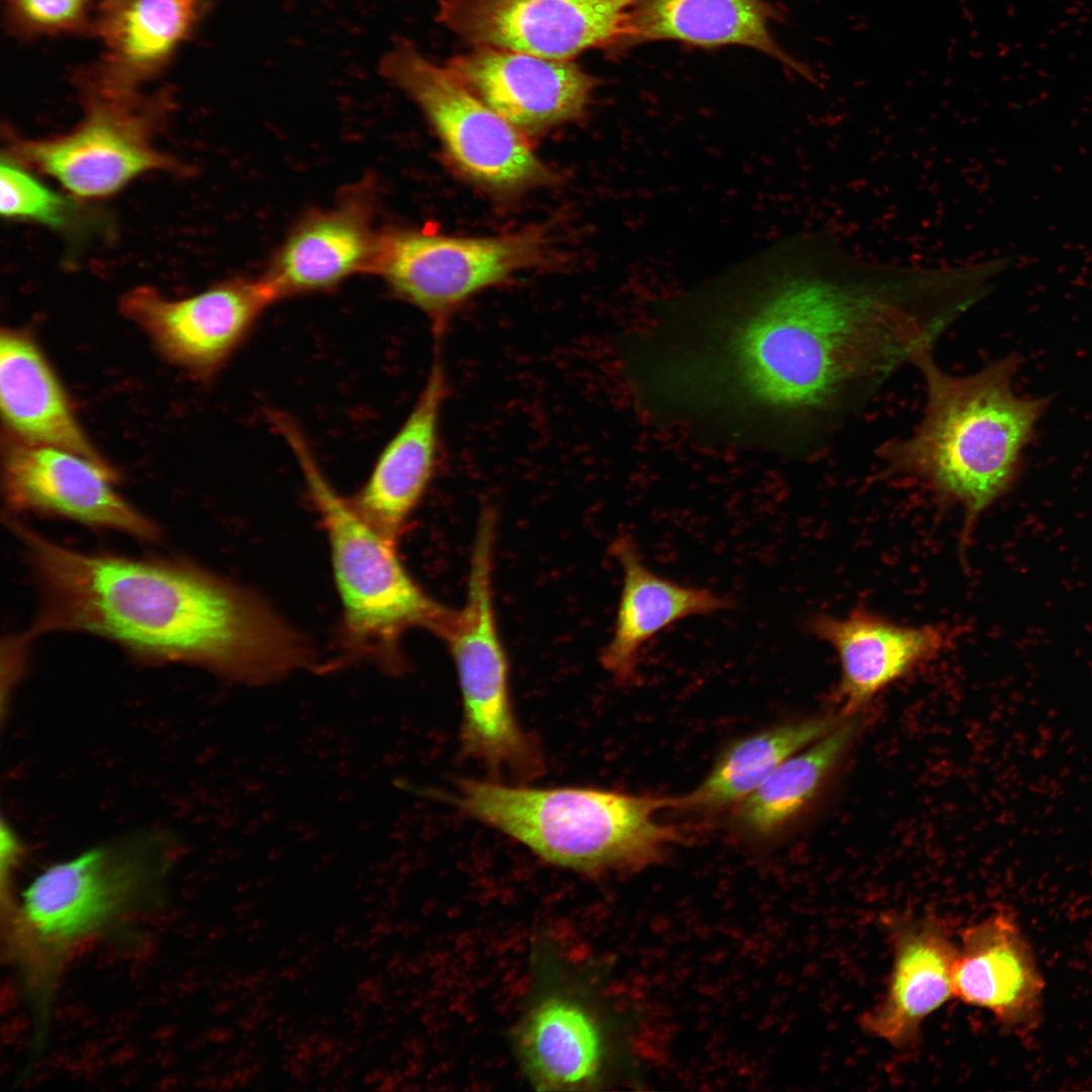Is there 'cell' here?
Listing matches in <instances>:
<instances>
[{"label": "cell", "mask_w": 1092, "mask_h": 1092, "mask_svg": "<svg viewBox=\"0 0 1092 1092\" xmlns=\"http://www.w3.org/2000/svg\"><path fill=\"white\" fill-rule=\"evenodd\" d=\"M39 592L29 635L99 636L136 657L260 686L314 664L307 641L257 594L183 560L77 551L11 519Z\"/></svg>", "instance_id": "6da1fadb"}, {"label": "cell", "mask_w": 1092, "mask_h": 1092, "mask_svg": "<svg viewBox=\"0 0 1092 1092\" xmlns=\"http://www.w3.org/2000/svg\"><path fill=\"white\" fill-rule=\"evenodd\" d=\"M1019 357L1009 354L968 375H952L933 351L918 355L925 405L913 433L883 443L877 455L893 474L912 477L963 513L961 549L978 518L1010 487L1023 448L1048 398L1018 396Z\"/></svg>", "instance_id": "7a4b0ae2"}, {"label": "cell", "mask_w": 1092, "mask_h": 1092, "mask_svg": "<svg viewBox=\"0 0 1092 1092\" xmlns=\"http://www.w3.org/2000/svg\"><path fill=\"white\" fill-rule=\"evenodd\" d=\"M169 861L161 837L132 835L49 867L18 902L2 905L8 953L20 969L40 1032L70 953L155 902Z\"/></svg>", "instance_id": "3957f363"}, {"label": "cell", "mask_w": 1092, "mask_h": 1092, "mask_svg": "<svg viewBox=\"0 0 1092 1092\" xmlns=\"http://www.w3.org/2000/svg\"><path fill=\"white\" fill-rule=\"evenodd\" d=\"M448 801L543 860L583 874L640 870L685 839L656 820L673 807L667 796L462 779Z\"/></svg>", "instance_id": "277c9868"}, {"label": "cell", "mask_w": 1092, "mask_h": 1092, "mask_svg": "<svg viewBox=\"0 0 1092 1092\" xmlns=\"http://www.w3.org/2000/svg\"><path fill=\"white\" fill-rule=\"evenodd\" d=\"M308 492L330 545L342 607L341 644L347 658L384 671L403 670L400 641L411 629L438 635L448 609L434 601L403 566L396 543L370 526L324 477L302 441L293 444Z\"/></svg>", "instance_id": "5b68a950"}, {"label": "cell", "mask_w": 1092, "mask_h": 1092, "mask_svg": "<svg viewBox=\"0 0 1092 1092\" xmlns=\"http://www.w3.org/2000/svg\"><path fill=\"white\" fill-rule=\"evenodd\" d=\"M495 517L483 511L472 548L466 600L450 611L438 636L452 655L462 697L461 749L490 771L531 780L544 768L541 750L520 725L493 601Z\"/></svg>", "instance_id": "8992f818"}, {"label": "cell", "mask_w": 1092, "mask_h": 1092, "mask_svg": "<svg viewBox=\"0 0 1092 1092\" xmlns=\"http://www.w3.org/2000/svg\"><path fill=\"white\" fill-rule=\"evenodd\" d=\"M85 113L71 131L28 140L9 134L6 158L58 181L74 198H106L153 171L189 173L154 140L167 121L170 102L82 80Z\"/></svg>", "instance_id": "52a82bcc"}, {"label": "cell", "mask_w": 1092, "mask_h": 1092, "mask_svg": "<svg viewBox=\"0 0 1092 1092\" xmlns=\"http://www.w3.org/2000/svg\"><path fill=\"white\" fill-rule=\"evenodd\" d=\"M380 73L421 108L441 146L466 178L514 194L556 181L526 134L494 111L448 68L400 43L380 60Z\"/></svg>", "instance_id": "ba28073f"}, {"label": "cell", "mask_w": 1092, "mask_h": 1092, "mask_svg": "<svg viewBox=\"0 0 1092 1092\" xmlns=\"http://www.w3.org/2000/svg\"><path fill=\"white\" fill-rule=\"evenodd\" d=\"M546 236L530 228L457 237L410 228L380 231L370 273L419 308L440 340L453 314L479 292L544 261Z\"/></svg>", "instance_id": "9c48e42d"}, {"label": "cell", "mask_w": 1092, "mask_h": 1092, "mask_svg": "<svg viewBox=\"0 0 1092 1092\" xmlns=\"http://www.w3.org/2000/svg\"><path fill=\"white\" fill-rule=\"evenodd\" d=\"M641 0H443L438 20L475 46L571 60L593 49L625 48Z\"/></svg>", "instance_id": "30bf717a"}, {"label": "cell", "mask_w": 1092, "mask_h": 1092, "mask_svg": "<svg viewBox=\"0 0 1092 1092\" xmlns=\"http://www.w3.org/2000/svg\"><path fill=\"white\" fill-rule=\"evenodd\" d=\"M275 300L261 276L230 279L179 299L140 286L122 297L120 309L169 360L209 375L225 363Z\"/></svg>", "instance_id": "8fae6325"}, {"label": "cell", "mask_w": 1092, "mask_h": 1092, "mask_svg": "<svg viewBox=\"0 0 1092 1092\" xmlns=\"http://www.w3.org/2000/svg\"><path fill=\"white\" fill-rule=\"evenodd\" d=\"M114 481L106 463L61 448L14 440L4 453L2 482L9 514L55 516L157 541L158 526L115 489Z\"/></svg>", "instance_id": "7c38bea8"}, {"label": "cell", "mask_w": 1092, "mask_h": 1092, "mask_svg": "<svg viewBox=\"0 0 1092 1092\" xmlns=\"http://www.w3.org/2000/svg\"><path fill=\"white\" fill-rule=\"evenodd\" d=\"M447 68L525 134L580 117L597 85L571 60L486 46L453 57Z\"/></svg>", "instance_id": "4fadbf2b"}, {"label": "cell", "mask_w": 1092, "mask_h": 1092, "mask_svg": "<svg viewBox=\"0 0 1092 1092\" xmlns=\"http://www.w3.org/2000/svg\"><path fill=\"white\" fill-rule=\"evenodd\" d=\"M808 630L834 650L839 663L841 715L851 716L879 693L948 647L938 625H905L864 608L843 616L815 614Z\"/></svg>", "instance_id": "5bb4252c"}, {"label": "cell", "mask_w": 1092, "mask_h": 1092, "mask_svg": "<svg viewBox=\"0 0 1092 1092\" xmlns=\"http://www.w3.org/2000/svg\"><path fill=\"white\" fill-rule=\"evenodd\" d=\"M448 380L439 357L401 426L378 456L358 493L356 512L376 531L397 542L436 470Z\"/></svg>", "instance_id": "9a60e30c"}, {"label": "cell", "mask_w": 1092, "mask_h": 1092, "mask_svg": "<svg viewBox=\"0 0 1092 1092\" xmlns=\"http://www.w3.org/2000/svg\"><path fill=\"white\" fill-rule=\"evenodd\" d=\"M893 946L887 989L859 1018L870 1034L904 1049L919 1037L923 1020L952 996L958 947L944 922L932 916L886 921Z\"/></svg>", "instance_id": "2e32d148"}, {"label": "cell", "mask_w": 1092, "mask_h": 1092, "mask_svg": "<svg viewBox=\"0 0 1092 1092\" xmlns=\"http://www.w3.org/2000/svg\"><path fill=\"white\" fill-rule=\"evenodd\" d=\"M951 988L953 997L987 1009L1004 1027L1024 1026L1038 1018L1044 980L1010 912H996L964 929Z\"/></svg>", "instance_id": "e0dca14e"}, {"label": "cell", "mask_w": 1092, "mask_h": 1092, "mask_svg": "<svg viewBox=\"0 0 1092 1092\" xmlns=\"http://www.w3.org/2000/svg\"><path fill=\"white\" fill-rule=\"evenodd\" d=\"M364 194L311 211L291 230L262 276L277 299L324 291L354 274L370 273L380 232Z\"/></svg>", "instance_id": "ac0fdd59"}, {"label": "cell", "mask_w": 1092, "mask_h": 1092, "mask_svg": "<svg viewBox=\"0 0 1092 1092\" xmlns=\"http://www.w3.org/2000/svg\"><path fill=\"white\" fill-rule=\"evenodd\" d=\"M610 550L622 571V587L601 663L617 682L626 685L635 679L642 649L653 637L679 621L712 615L732 604L710 589L677 583L654 572L628 534L617 537Z\"/></svg>", "instance_id": "d6986e66"}, {"label": "cell", "mask_w": 1092, "mask_h": 1092, "mask_svg": "<svg viewBox=\"0 0 1092 1092\" xmlns=\"http://www.w3.org/2000/svg\"><path fill=\"white\" fill-rule=\"evenodd\" d=\"M777 10L764 0H641L631 13L625 48L671 40L701 48L744 46L768 55L797 74L812 71L774 38Z\"/></svg>", "instance_id": "ffe728a7"}, {"label": "cell", "mask_w": 1092, "mask_h": 1092, "mask_svg": "<svg viewBox=\"0 0 1092 1092\" xmlns=\"http://www.w3.org/2000/svg\"><path fill=\"white\" fill-rule=\"evenodd\" d=\"M0 404L14 440L61 448L105 463L81 429L41 350L21 331L1 332Z\"/></svg>", "instance_id": "44dd1931"}, {"label": "cell", "mask_w": 1092, "mask_h": 1092, "mask_svg": "<svg viewBox=\"0 0 1092 1092\" xmlns=\"http://www.w3.org/2000/svg\"><path fill=\"white\" fill-rule=\"evenodd\" d=\"M195 8L196 0H103L95 26L108 65L96 77L113 88L136 89L185 37Z\"/></svg>", "instance_id": "7402d4cb"}, {"label": "cell", "mask_w": 1092, "mask_h": 1092, "mask_svg": "<svg viewBox=\"0 0 1092 1092\" xmlns=\"http://www.w3.org/2000/svg\"><path fill=\"white\" fill-rule=\"evenodd\" d=\"M516 1043L526 1075L540 1090L588 1083L601 1065L598 1026L582 1007L566 998L550 997L535 1005L522 1020Z\"/></svg>", "instance_id": "603a6c76"}, {"label": "cell", "mask_w": 1092, "mask_h": 1092, "mask_svg": "<svg viewBox=\"0 0 1092 1092\" xmlns=\"http://www.w3.org/2000/svg\"><path fill=\"white\" fill-rule=\"evenodd\" d=\"M845 717L817 716L783 723L736 740L700 785L674 797L673 809L704 813L737 806L782 762L832 731Z\"/></svg>", "instance_id": "cb8c5ba5"}, {"label": "cell", "mask_w": 1092, "mask_h": 1092, "mask_svg": "<svg viewBox=\"0 0 1092 1092\" xmlns=\"http://www.w3.org/2000/svg\"><path fill=\"white\" fill-rule=\"evenodd\" d=\"M860 725L857 714L847 716L832 731L782 762L737 805V828L753 837H769L793 821L817 796Z\"/></svg>", "instance_id": "d4e9b609"}, {"label": "cell", "mask_w": 1092, "mask_h": 1092, "mask_svg": "<svg viewBox=\"0 0 1092 1092\" xmlns=\"http://www.w3.org/2000/svg\"><path fill=\"white\" fill-rule=\"evenodd\" d=\"M0 181V210L9 219L68 230L78 225L83 217L82 209L73 199L52 190L26 168L7 158L2 159Z\"/></svg>", "instance_id": "484cf974"}, {"label": "cell", "mask_w": 1092, "mask_h": 1092, "mask_svg": "<svg viewBox=\"0 0 1092 1092\" xmlns=\"http://www.w3.org/2000/svg\"><path fill=\"white\" fill-rule=\"evenodd\" d=\"M86 0H8L15 21L30 31L70 30L81 24Z\"/></svg>", "instance_id": "4316f807"}, {"label": "cell", "mask_w": 1092, "mask_h": 1092, "mask_svg": "<svg viewBox=\"0 0 1092 1092\" xmlns=\"http://www.w3.org/2000/svg\"><path fill=\"white\" fill-rule=\"evenodd\" d=\"M338 1038L326 1034L315 1045L316 1056H326L337 1050Z\"/></svg>", "instance_id": "83f0119b"}, {"label": "cell", "mask_w": 1092, "mask_h": 1092, "mask_svg": "<svg viewBox=\"0 0 1092 1092\" xmlns=\"http://www.w3.org/2000/svg\"><path fill=\"white\" fill-rule=\"evenodd\" d=\"M304 970L299 966H287L279 971V976L283 980L290 982L298 981L304 975Z\"/></svg>", "instance_id": "f1b7e54d"}, {"label": "cell", "mask_w": 1092, "mask_h": 1092, "mask_svg": "<svg viewBox=\"0 0 1092 1092\" xmlns=\"http://www.w3.org/2000/svg\"><path fill=\"white\" fill-rule=\"evenodd\" d=\"M278 995V991L275 987H266L263 990H259L255 996L254 1001L259 1004H269Z\"/></svg>", "instance_id": "f546056e"}, {"label": "cell", "mask_w": 1092, "mask_h": 1092, "mask_svg": "<svg viewBox=\"0 0 1092 1092\" xmlns=\"http://www.w3.org/2000/svg\"><path fill=\"white\" fill-rule=\"evenodd\" d=\"M297 1030H298V1027H297V1025H296V1024H294V1023H292V1022H290V1023H287V1024H284V1025H281V1026H279V1027H278V1028L276 1029V1031H275V1036H276V1039H277L278 1041H283V1042H285V1041H286V1040H287L288 1038H290V1037H291V1036H292V1035H293V1034H294V1033H295V1032L297 1031Z\"/></svg>", "instance_id": "4dcf8cb0"}, {"label": "cell", "mask_w": 1092, "mask_h": 1092, "mask_svg": "<svg viewBox=\"0 0 1092 1092\" xmlns=\"http://www.w3.org/2000/svg\"><path fill=\"white\" fill-rule=\"evenodd\" d=\"M353 928L354 926L350 922L341 923L334 931L333 941L339 944L343 939L351 935Z\"/></svg>", "instance_id": "1f68e13d"}, {"label": "cell", "mask_w": 1092, "mask_h": 1092, "mask_svg": "<svg viewBox=\"0 0 1092 1092\" xmlns=\"http://www.w3.org/2000/svg\"><path fill=\"white\" fill-rule=\"evenodd\" d=\"M385 1075H386V1072H385V1070H384V1069H382V1068H376V1069H373V1070L369 1071V1072H368V1073H367V1074L365 1075V1077H364L363 1081H364V1083H365V1084H367V1085H370V1084H376V1083H380V1081H382V1080H383V1078L385 1077Z\"/></svg>", "instance_id": "d6a6232c"}, {"label": "cell", "mask_w": 1092, "mask_h": 1092, "mask_svg": "<svg viewBox=\"0 0 1092 1092\" xmlns=\"http://www.w3.org/2000/svg\"><path fill=\"white\" fill-rule=\"evenodd\" d=\"M338 1066L331 1062L326 1056L317 1065V1073L321 1077H328L334 1073Z\"/></svg>", "instance_id": "836d02e7"}, {"label": "cell", "mask_w": 1092, "mask_h": 1092, "mask_svg": "<svg viewBox=\"0 0 1092 1092\" xmlns=\"http://www.w3.org/2000/svg\"><path fill=\"white\" fill-rule=\"evenodd\" d=\"M361 1045H362L361 1040H359L358 1038H349V1039L345 1038L344 1041H343V1044L341 1046V1050L347 1056H349V1055L357 1052L361 1048Z\"/></svg>", "instance_id": "e575fe53"}, {"label": "cell", "mask_w": 1092, "mask_h": 1092, "mask_svg": "<svg viewBox=\"0 0 1092 1092\" xmlns=\"http://www.w3.org/2000/svg\"><path fill=\"white\" fill-rule=\"evenodd\" d=\"M359 1071V1065L356 1062H349L345 1064L340 1072V1077L344 1080L352 1078Z\"/></svg>", "instance_id": "d590c367"}, {"label": "cell", "mask_w": 1092, "mask_h": 1092, "mask_svg": "<svg viewBox=\"0 0 1092 1092\" xmlns=\"http://www.w3.org/2000/svg\"><path fill=\"white\" fill-rule=\"evenodd\" d=\"M260 1022L261 1021L258 1018L248 1013L245 1017L241 1019V1026L246 1031H252L256 1030L259 1027Z\"/></svg>", "instance_id": "8d00e7d4"}, {"label": "cell", "mask_w": 1092, "mask_h": 1092, "mask_svg": "<svg viewBox=\"0 0 1092 1092\" xmlns=\"http://www.w3.org/2000/svg\"><path fill=\"white\" fill-rule=\"evenodd\" d=\"M246 1042L248 1049L256 1050L263 1042V1035L256 1030L248 1031Z\"/></svg>", "instance_id": "74e56055"}, {"label": "cell", "mask_w": 1092, "mask_h": 1092, "mask_svg": "<svg viewBox=\"0 0 1092 1092\" xmlns=\"http://www.w3.org/2000/svg\"><path fill=\"white\" fill-rule=\"evenodd\" d=\"M273 1018L276 1021V1023L279 1026H281V1025L290 1023L294 1018V1014H293V1012L291 1010H283V1011L277 1012L273 1016Z\"/></svg>", "instance_id": "f35d334b"}, {"label": "cell", "mask_w": 1092, "mask_h": 1092, "mask_svg": "<svg viewBox=\"0 0 1092 1092\" xmlns=\"http://www.w3.org/2000/svg\"><path fill=\"white\" fill-rule=\"evenodd\" d=\"M250 923L253 930H263L267 927L269 918L266 915L252 917Z\"/></svg>", "instance_id": "ab89813d"}, {"label": "cell", "mask_w": 1092, "mask_h": 1092, "mask_svg": "<svg viewBox=\"0 0 1092 1092\" xmlns=\"http://www.w3.org/2000/svg\"><path fill=\"white\" fill-rule=\"evenodd\" d=\"M389 924L385 920L376 921L370 929V933L383 935L389 931Z\"/></svg>", "instance_id": "60d3db41"}, {"label": "cell", "mask_w": 1092, "mask_h": 1092, "mask_svg": "<svg viewBox=\"0 0 1092 1092\" xmlns=\"http://www.w3.org/2000/svg\"><path fill=\"white\" fill-rule=\"evenodd\" d=\"M315 933L312 931H303L296 937V943L298 945L311 944L315 940Z\"/></svg>", "instance_id": "b9f144b4"}, {"label": "cell", "mask_w": 1092, "mask_h": 1092, "mask_svg": "<svg viewBox=\"0 0 1092 1092\" xmlns=\"http://www.w3.org/2000/svg\"><path fill=\"white\" fill-rule=\"evenodd\" d=\"M387 912L380 910V908L371 909L365 915L366 919L370 921L385 920Z\"/></svg>", "instance_id": "7bdbcfd3"}, {"label": "cell", "mask_w": 1092, "mask_h": 1092, "mask_svg": "<svg viewBox=\"0 0 1092 1092\" xmlns=\"http://www.w3.org/2000/svg\"><path fill=\"white\" fill-rule=\"evenodd\" d=\"M328 947V942L325 939H315L309 946V949L313 954L318 956L323 953Z\"/></svg>", "instance_id": "ee69618b"}, {"label": "cell", "mask_w": 1092, "mask_h": 1092, "mask_svg": "<svg viewBox=\"0 0 1092 1092\" xmlns=\"http://www.w3.org/2000/svg\"><path fill=\"white\" fill-rule=\"evenodd\" d=\"M295 951H296V946L295 945L286 944V945L282 946L278 950L277 958L279 960H287V959L291 958L295 953Z\"/></svg>", "instance_id": "f6af8a7d"}, {"label": "cell", "mask_w": 1092, "mask_h": 1092, "mask_svg": "<svg viewBox=\"0 0 1092 1092\" xmlns=\"http://www.w3.org/2000/svg\"><path fill=\"white\" fill-rule=\"evenodd\" d=\"M259 904L260 903H259L258 900L251 899V900H248V901H245V902L241 903V905L238 906V911L240 913H242V912H254L259 907Z\"/></svg>", "instance_id": "bcb514c9"}, {"label": "cell", "mask_w": 1092, "mask_h": 1092, "mask_svg": "<svg viewBox=\"0 0 1092 1092\" xmlns=\"http://www.w3.org/2000/svg\"><path fill=\"white\" fill-rule=\"evenodd\" d=\"M367 1025H368V1022H367L366 1017L353 1022L352 1023V1028H351L352 1034L359 1035V1034L363 1033V1031L367 1028Z\"/></svg>", "instance_id": "7dc6e473"}, {"label": "cell", "mask_w": 1092, "mask_h": 1092, "mask_svg": "<svg viewBox=\"0 0 1092 1092\" xmlns=\"http://www.w3.org/2000/svg\"><path fill=\"white\" fill-rule=\"evenodd\" d=\"M256 972L264 980V982L266 979L277 973L272 965H263Z\"/></svg>", "instance_id": "c3c4849f"}, {"label": "cell", "mask_w": 1092, "mask_h": 1092, "mask_svg": "<svg viewBox=\"0 0 1092 1092\" xmlns=\"http://www.w3.org/2000/svg\"><path fill=\"white\" fill-rule=\"evenodd\" d=\"M336 1020H337V1017H336V1015L334 1013L326 1012L324 1014H321L320 1025L323 1026V1027H328V1026L333 1025L336 1022Z\"/></svg>", "instance_id": "681fc988"}, {"label": "cell", "mask_w": 1092, "mask_h": 1092, "mask_svg": "<svg viewBox=\"0 0 1092 1092\" xmlns=\"http://www.w3.org/2000/svg\"><path fill=\"white\" fill-rule=\"evenodd\" d=\"M318 985L314 982H308L301 988V994L304 996H312L318 991Z\"/></svg>", "instance_id": "f907efd6"}, {"label": "cell", "mask_w": 1092, "mask_h": 1092, "mask_svg": "<svg viewBox=\"0 0 1092 1092\" xmlns=\"http://www.w3.org/2000/svg\"><path fill=\"white\" fill-rule=\"evenodd\" d=\"M316 957L317 956L313 954L310 950H308L299 957L298 965L302 968L314 959H316Z\"/></svg>", "instance_id": "816d5d0a"}, {"label": "cell", "mask_w": 1092, "mask_h": 1092, "mask_svg": "<svg viewBox=\"0 0 1092 1092\" xmlns=\"http://www.w3.org/2000/svg\"><path fill=\"white\" fill-rule=\"evenodd\" d=\"M385 951L379 947L374 948L370 953V961L372 963H378L384 958Z\"/></svg>", "instance_id": "f5cc1de1"}, {"label": "cell", "mask_w": 1092, "mask_h": 1092, "mask_svg": "<svg viewBox=\"0 0 1092 1092\" xmlns=\"http://www.w3.org/2000/svg\"><path fill=\"white\" fill-rule=\"evenodd\" d=\"M262 930H252L248 934V941L251 944L257 943L262 938Z\"/></svg>", "instance_id": "db71d44e"}, {"label": "cell", "mask_w": 1092, "mask_h": 1092, "mask_svg": "<svg viewBox=\"0 0 1092 1092\" xmlns=\"http://www.w3.org/2000/svg\"><path fill=\"white\" fill-rule=\"evenodd\" d=\"M376 1054L375 1045H366L361 1053V1058L364 1060L371 1059Z\"/></svg>", "instance_id": "11a10c76"}, {"label": "cell", "mask_w": 1092, "mask_h": 1092, "mask_svg": "<svg viewBox=\"0 0 1092 1092\" xmlns=\"http://www.w3.org/2000/svg\"><path fill=\"white\" fill-rule=\"evenodd\" d=\"M318 968H320V962H318L317 959H314L313 961H311L310 963H308L307 965L302 967V969L304 970L305 973L315 972Z\"/></svg>", "instance_id": "9f6ffc18"}, {"label": "cell", "mask_w": 1092, "mask_h": 1092, "mask_svg": "<svg viewBox=\"0 0 1092 1092\" xmlns=\"http://www.w3.org/2000/svg\"><path fill=\"white\" fill-rule=\"evenodd\" d=\"M320 1018H321V1014L312 1013L307 1017L306 1023L310 1027H315V1026L320 1025Z\"/></svg>", "instance_id": "6f0895ef"}, {"label": "cell", "mask_w": 1092, "mask_h": 1092, "mask_svg": "<svg viewBox=\"0 0 1092 1092\" xmlns=\"http://www.w3.org/2000/svg\"><path fill=\"white\" fill-rule=\"evenodd\" d=\"M333 1086H334V1079L333 1080H326V1081L320 1083L318 1086L316 1087V1089L320 1090V1091H328V1090H332Z\"/></svg>", "instance_id": "680465c9"}, {"label": "cell", "mask_w": 1092, "mask_h": 1092, "mask_svg": "<svg viewBox=\"0 0 1092 1092\" xmlns=\"http://www.w3.org/2000/svg\"><path fill=\"white\" fill-rule=\"evenodd\" d=\"M377 900V895L369 892L362 896V901L366 904H371Z\"/></svg>", "instance_id": "91938a15"}, {"label": "cell", "mask_w": 1092, "mask_h": 1092, "mask_svg": "<svg viewBox=\"0 0 1092 1092\" xmlns=\"http://www.w3.org/2000/svg\"><path fill=\"white\" fill-rule=\"evenodd\" d=\"M378 1041L379 1040H378V1037L376 1035V1032L367 1035L366 1038H365L366 1045H375Z\"/></svg>", "instance_id": "94428289"}, {"label": "cell", "mask_w": 1092, "mask_h": 1092, "mask_svg": "<svg viewBox=\"0 0 1092 1092\" xmlns=\"http://www.w3.org/2000/svg\"><path fill=\"white\" fill-rule=\"evenodd\" d=\"M376 1035H377L379 1041L380 1040H385L390 1036V1031H389V1029H379L376 1032Z\"/></svg>", "instance_id": "6125c7cd"}]
</instances>
